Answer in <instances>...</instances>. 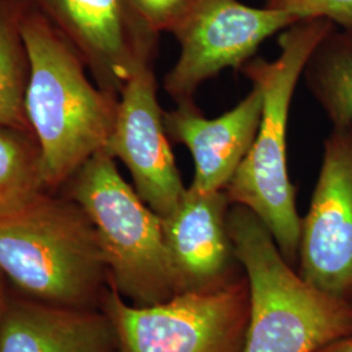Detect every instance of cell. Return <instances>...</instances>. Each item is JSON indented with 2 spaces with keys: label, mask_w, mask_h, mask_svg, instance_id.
<instances>
[{
  "label": "cell",
  "mask_w": 352,
  "mask_h": 352,
  "mask_svg": "<svg viewBox=\"0 0 352 352\" xmlns=\"http://www.w3.org/2000/svg\"><path fill=\"white\" fill-rule=\"evenodd\" d=\"M21 34L29 60L25 109L47 192L63 188L113 133L118 97L102 90L78 54L25 1Z\"/></svg>",
  "instance_id": "1"
},
{
  "label": "cell",
  "mask_w": 352,
  "mask_h": 352,
  "mask_svg": "<svg viewBox=\"0 0 352 352\" xmlns=\"http://www.w3.org/2000/svg\"><path fill=\"white\" fill-rule=\"evenodd\" d=\"M334 28L325 19L299 20L280 32L277 59H251L241 67L261 91L263 118L251 151L225 192L231 205L245 206L261 219L291 265L299 258L302 218L287 168L289 107L309 56Z\"/></svg>",
  "instance_id": "2"
},
{
  "label": "cell",
  "mask_w": 352,
  "mask_h": 352,
  "mask_svg": "<svg viewBox=\"0 0 352 352\" xmlns=\"http://www.w3.org/2000/svg\"><path fill=\"white\" fill-rule=\"evenodd\" d=\"M0 274L25 298L69 308L101 309L109 287L88 215L51 192L0 217Z\"/></svg>",
  "instance_id": "3"
},
{
  "label": "cell",
  "mask_w": 352,
  "mask_h": 352,
  "mask_svg": "<svg viewBox=\"0 0 352 352\" xmlns=\"http://www.w3.org/2000/svg\"><path fill=\"white\" fill-rule=\"evenodd\" d=\"M228 231L250 289L243 352H316L352 333V302L316 289L292 269L261 219L241 205Z\"/></svg>",
  "instance_id": "4"
},
{
  "label": "cell",
  "mask_w": 352,
  "mask_h": 352,
  "mask_svg": "<svg viewBox=\"0 0 352 352\" xmlns=\"http://www.w3.org/2000/svg\"><path fill=\"white\" fill-rule=\"evenodd\" d=\"M64 196L87 213L97 232L109 283L126 302L145 307L176 295L162 218L98 151L64 184Z\"/></svg>",
  "instance_id": "5"
},
{
  "label": "cell",
  "mask_w": 352,
  "mask_h": 352,
  "mask_svg": "<svg viewBox=\"0 0 352 352\" xmlns=\"http://www.w3.org/2000/svg\"><path fill=\"white\" fill-rule=\"evenodd\" d=\"M101 309L113 324L118 352H243L250 289L244 277L139 307L109 283Z\"/></svg>",
  "instance_id": "6"
},
{
  "label": "cell",
  "mask_w": 352,
  "mask_h": 352,
  "mask_svg": "<svg viewBox=\"0 0 352 352\" xmlns=\"http://www.w3.org/2000/svg\"><path fill=\"white\" fill-rule=\"evenodd\" d=\"M299 21L283 11L248 7L239 0H193L173 29L179 58L164 76L176 104L193 102L202 84L228 68L248 63L267 38Z\"/></svg>",
  "instance_id": "7"
},
{
  "label": "cell",
  "mask_w": 352,
  "mask_h": 352,
  "mask_svg": "<svg viewBox=\"0 0 352 352\" xmlns=\"http://www.w3.org/2000/svg\"><path fill=\"white\" fill-rule=\"evenodd\" d=\"M72 46L93 81L119 98L140 69L153 67L160 34L133 0H23Z\"/></svg>",
  "instance_id": "8"
},
{
  "label": "cell",
  "mask_w": 352,
  "mask_h": 352,
  "mask_svg": "<svg viewBox=\"0 0 352 352\" xmlns=\"http://www.w3.org/2000/svg\"><path fill=\"white\" fill-rule=\"evenodd\" d=\"M299 274L316 289L352 302V126H333L307 215Z\"/></svg>",
  "instance_id": "9"
},
{
  "label": "cell",
  "mask_w": 352,
  "mask_h": 352,
  "mask_svg": "<svg viewBox=\"0 0 352 352\" xmlns=\"http://www.w3.org/2000/svg\"><path fill=\"white\" fill-rule=\"evenodd\" d=\"M104 151L124 164L138 195L161 218L175 210L187 187L170 146L153 67L140 69L122 89Z\"/></svg>",
  "instance_id": "10"
},
{
  "label": "cell",
  "mask_w": 352,
  "mask_h": 352,
  "mask_svg": "<svg viewBox=\"0 0 352 352\" xmlns=\"http://www.w3.org/2000/svg\"><path fill=\"white\" fill-rule=\"evenodd\" d=\"M231 202L225 190L188 187L164 222L176 294L218 289L232 282L238 261L228 231Z\"/></svg>",
  "instance_id": "11"
},
{
  "label": "cell",
  "mask_w": 352,
  "mask_h": 352,
  "mask_svg": "<svg viewBox=\"0 0 352 352\" xmlns=\"http://www.w3.org/2000/svg\"><path fill=\"white\" fill-rule=\"evenodd\" d=\"M261 118L263 96L254 85L243 101L215 119H206L195 102L164 111L168 138L188 148L193 157L190 187L201 192L225 190L251 151Z\"/></svg>",
  "instance_id": "12"
},
{
  "label": "cell",
  "mask_w": 352,
  "mask_h": 352,
  "mask_svg": "<svg viewBox=\"0 0 352 352\" xmlns=\"http://www.w3.org/2000/svg\"><path fill=\"white\" fill-rule=\"evenodd\" d=\"M0 352H118L113 324L102 309L59 307L8 296Z\"/></svg>",
  "instance_id": "13"
},
{
  "label": "cell",
  "mask_w": 352,
  "mask_h": 352,
  "mask_svg": "<svg viewBox=\"0 0 352 352\" xmlns=\"http://www.w3.org/2000/svg\"><path fill=\"white\" fill-rule=\"evenodd\" d=\"M302 77L331 126H352V29L336 26L317 45Z\"/></svg>",
  "instance_id": "14"
},
{
  "label": "cell",
  "mask_w": 352,
  "mask_h": 352,
  "mask_svg": "<svg viewBox=\"0 0 352 352\" xmlns=\"http://www.w3.org/2000/svg\"><path fill=\"white\" fill-rule=\"evenodd\" d=\"M23 0H0V126L32 133L25 109L29 60L21 34Z\"/></svg>",
  "instance_id": "15"
},
{
  "label": "cell",
  "mask_w": 352,
  "mask_h": 352,
  "mask_svg": "<svg viewBox=\"0 0 352 352\" xmlns=\"http://www.w3.org/2000/svg\"><path fill=\"white\" fill-rule=\"evenodd\" d=\"M45 192L34 136L0 126V217L25 206Z\"/></svg>",
  "instance_id": "16"
},
{
  "label": "cell",
  "mask_w": 352,
  "mask_h": 352,
  "mask_svg": "<svg viewBox=\"0 0 352 352\" xmlns=\"http://www.w3.org/2000/svg\"><path fill=\"white\" fill-rule=\"evenodd\" d=\"M265 6L298 20L325 19L340 29H352V0H265Z\"/></svg>",
  "instance_id": "17"
},
{
  "label": "cell",
  "mask_w": 352,
  "mask_h": 352,
  "mask_svg": "<svg viewBox=\"0 0 352 352\" xmlns=\"http://www.w3.org/2000/svg\"><path fill=\"white\" fill-rule=\"evenodd\" d=\"M141 16L158 34L171 33L193 0H133Z\"/></svg>",
  "instance_id": "18"
},
{
  "label": "cell",
  "mask_w": 352,
  "mask_h": 352,
  "mask_svg": "<svg viewBox=\"0 0 352 352\" xmlns=\"http://www.w3.org/2000/svg\"><path fill=\"white\" fill-rule=\"evenodd\" d=\"M316 352H352V333L329 342Z\"/></svg>",
  "instance_id": "19"
},
{
  "label": "cell",
  "mask_w": 352,
  "mask_h": 352,
  "mask_svg": "<svg viewBox=\"0 0 352 352\" xmlns=\"http://www.w3.org/2000/svg\"><path fill=\"white\" fill-rule=\"evenodd\" d=\"M3 279L0 274V324H1V320H3V315H4V309H6V304H7V299H8V295L4 289L3 286Z\"/></svg>",
  "instance_id": "20"
}]
</instances>
